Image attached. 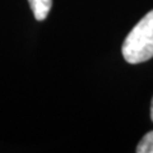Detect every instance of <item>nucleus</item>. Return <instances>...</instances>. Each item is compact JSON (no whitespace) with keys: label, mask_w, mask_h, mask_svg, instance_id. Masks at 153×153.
<instances>
[{"label":"nucleus","mask_w":153,"mask_h":153,"mask_svg":"<svg viewBox=\"0 0 153 153\" xmlns=\"http://www.w3.org/2000/svg\"><path fill=\"white\" fill-rule=\"evenodd\" d=\"M137 153H153V130L147 133L137 146Z\"/></svg>","instance_id":"3"},{"label":"nucleus","mask_w":153,"mask_h":153,"mask_svg":"<svg viewBox=\"0 0 153 153\" xmlns=\"http://www.w3.org/2000/svg\"><path fill=\"white\" fill-rule=\"evenodd\" d=\"M129 64H139L153 57V10L148 12L128 33L121 47Z\"/></svg>","instance_id":"1"},{"label":"nucleus","mask_w":153,"mask_h":153,"mask_svg":"<svg viewBox=\"0 0 153 153\" xmlns=\"http://www.w3.org/2000/svg\"><path fill=\"white\" fill-rule=\"evenodd\" d=\"M151 120L153 121V98H152V102H151Z\"/></svg>","instance_id":"4"},{"label":"nucleus","mask_w":153,"mask_h":153,"mask_svg":"<svg viewBox=\"0 0 153 153\" xmlns=\"http://www.w3.org/2000/svg\"><path fill=\"white\" fill-rule=\"evenodd\" d=\"M28 3L37 21H44L47 18L52 5V0H28Z\"/></svg>","instance_id":"2"}]
</instances>
